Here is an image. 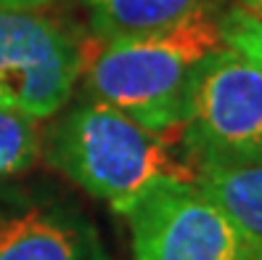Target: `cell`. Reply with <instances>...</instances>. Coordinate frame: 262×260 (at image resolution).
<instances>
[{
  "label": "cell",
  "instance_id": "6da1fadb",
  "mask_svg": "<svg viewBox=\"0 0 262 260\" xmlns=\"http://www.w3.org/2000/svg\"><path fill=\"white\" fill-rule=\"evenodd\" d=\"M220 13H199L157 35L98 43V51L82 64L90 98L114 106L154 133L178 130L199 67L223 45Z\"/></svg>",
  "mask_w": 262,
  "mask_h": 260
},
{
  "label": "cell",
  "instance_id": "52a82bcc",
  "mask_svg": "<svg viewBox=\"0 0 262 260\" xmlns=\"http://www.w3.org/2000/svg\"><path fill=\"white\" fill-rule=\"evenodd\" d=\"M98 43L157 35L199 13L223 11V0H82Z\"/></svg>",
  "mask_w": 262,
  "mask_h": 260
},
{
  "label": "cell",
  "instance_id": "277c9868",
  "mask_svg": "<svg viewBox=\"0 0 262 260\" xmlns=\"http://www.w3.org/2000/svg\"><path fill=\"white\" fill-rule=\"evenodd\" d=\"M82 48L42 8H0V106L45 119L82 74Z\"/></svg>",
  "mask_w": 262,
  "mask_h": 260
},
{
  "label": "cell",
  "instance_id": "30bf717a",
  "mask_svg": "<svg viewBox=\"0 0 262 260\" xmlns=\"http://www.w3.org/2000/svg\"><path fill=\"white\" fill-rule=\"evenodd\" d=\"M220 35L228 48L238 51L262 69V22L238 11L236 6L223 8L220 13Z\"/></svg>",
  "mask_w": 262,
  "mask_h": 260
},
{
  "label": "cell",
  "instance_id": "5b68a950",
  "mask_svg": "<svg viewBox=\"0 0 262 260\" xmlns=\"http://www.w3.org/2000/svg\"><path fill=\"white\" fill-rule=\"evenodd\" d=\"M135 260H262L196 181H162L127 212Z\"/></svg>",
  "mask_w": 262,
  "mask_h": 260
},
{
  "label": "cell",
  "instance_id": "8992f818",
  "mask_svg": "<svg viewBox=\"0 0 262 260\" xmlns=\"http://www.w3.org/2000/svg\"><path fill=\"white\" fill-rule=\"evenodd\" d=\"M0 260H112L96 223L45 186L0 189Z\"/></svg>",
  "mask_w": 262,
  "mask_h": 260
},
{
  "label": "cell",
  "instance_id": "7c38bea8",
  "mask_svg": "<svg viewBox=\"0 0 262 260\" xmlns=\"http://www.w3.org/2000/svg\"><path fill=\"white\" fill-rule=\"evenodd\" d=\"M236 8L262 22V0H236Z\"/></svg>",
  "mask_w": 262,
  "mask_h": 260
},
{
  "label": "cell",
  "instance_id": "8fae6325",
  "mask_svg": "<svg viewBox=\"0 0 262 260\" xmlns=\"http://www.w3.org/2000/svg\"><path fill=\"white\" fill-rule=\"evenodd\" d=\"M56 0H0V8H48Z\"/></svg>",
  "mask_w": 262,
  "mask_h": 260
},
{
  "label": "cell",
  "instance_id": "9c48e42d",
  "mask_svg": "<svg viewBox=\"0 0 262 260\" xmlns=\"http://www.w3.org/2000/svg\"><path fill=\"white\" fill-rule=\"evenodd\" d=\"M40 154L37 119L0 106V183L21 175Z\"/></svg>",
  "mask_w": 262,
  "mask_h": 260
},
{
  "label": "cell",
  "instance_id": "3957f363",
  "mask_svg": "<svg viewBox=\"0 0 262 260\" xmlns=\"http://www.w3.org/2000/svg\"><path fill=\"white\" fill-rule=\"evenodd\" d=\"M178 133L193 173L262 162V69L223 43L199 67Z\"/></svg>",
  "mask_w": 262,
  "mask_h": 260
},
{
  "label": "cell",
  "instance_id": "ba28073f",
  "mask_svg": "<svg viewBox=\"0 0 262 260\" xmlns=\"http://www.w3.org/2000/svg\"><path fill=\"white\" fill-rule=\"evenodd\" d=\"M193 181L262 252V162L199 167Z\"/></svg>",
  "mask_w": 262,
  "mask_h": 260
},
{
  "label": "cell",
  "instance_id": "7a4b0ae2",
  "mask_svg": "<svg viewBox=\"0 0 262 260\" xmlns=\"http://www.w3.org/2000/svg\"><path fill=\"white\" fill-rule=\"evenodd\" d=\"M48 162L122 215L162 181H193V170L169 151L167 135L96 98L72 106L58 119Z\"/></svg>",
  "mask_w": 262,
  "mask_h": 260
}]
</instances>
